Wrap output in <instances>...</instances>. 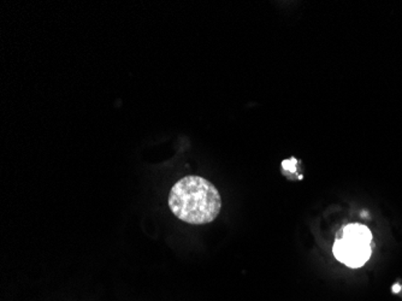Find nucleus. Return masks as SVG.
Listing matches in <instances>:
<instances>
[{"instance_id":"1","label":"nucleus","mask_w":402,"mask_h":301,"mask_svg":"<svg viewBox=\"0 0 402 301\" xmlns=\"http://www.w3.org/2000/svg\"><path fill=\"white\" fill-rule=\"evenodd\" d=\"M169 208L188 225H208L220 215L222 199L218 189L206 178L186 176L171 188Z\"/></svg>"},{"instance_id":"2","label":"nucleus","mask_w":402,"mask_h":301,"mask_svg":"<svg viewBox=\"0 0 402 301\" xmlns=\"http://www.w3.org/2000/svg\"><path fill=\"white\" fill-rule=\"evenodd\" d=\"M373 233L368 227L360 223L343 227L335 241V258L347 267H361L368 262L373 252Z\"/></svg>"},{"instance_id":"3","label":"nucleus","mask_w":402,"mask_h":301,"mask_svg":"<svg viewBox=\"0 0 402 301\" xmlns=\"http://www.w3.org/2000/svg\"><path fill=\"white\" fill-rule=\"evenodd\" d=\"M401 286H398V284H395L393 287V293H398L401 290Z\"/></svg>"}]
</instances>
